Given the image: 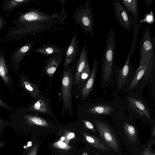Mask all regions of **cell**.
I'll list each match as a JSON object with an SVG mask.
<instances>
[{
  "label": "cell",
  "mask_w": 155,
  "mask_h": 155,
  "mask_svg": "<svg viewBox=\"0 0 155 155\" xmlns=\"http://www.w3.org/2000/svg\"><path fill=\"white\" fill-rule=\"evenodd\" d=\"M91 72V70L89 63L85 66L82 71L80 77V80L81 84L84 83L89 78Z\"/></svg>",
  "instance_id": "24"
},
{
  "label": "cell",
  "mask_w": 155,
  "mask_h": 155,
  "mask_svg": "<svg viewBox=\"0 0 155 155\" xmlns=\"http://www.w3.org/2000/svg\"><path fill=\"white\" fill-rule=\"evenodd\" d=\"M19 85L24 91L31 96L35 100L39 97L40 92L37 86L24 75L20 76Z\"/></svg>",
  "instance_id": "16"
},
{
  "label": "cell",
  "mask_w": 155,
  "mask_h": 155,
  "mask_svg": "<svg viewBox=\"0 0 155 155\" xmlns=\"http://www.w3.org/2000/svg\"><path fill=\"white\" fill-rule=\"evenodd\" d=\"M5 20L0 15V34L1 30L5 27Z\"/></svg>",
  "instance_id": "29"
},
{
  "label": "cell",
  "mask_w": 155,
  "mask_h": 155,
  "mask_svg": "<svg viewBox=\"0 0 155 155\" xmlns=\"http://www.w3.org/2000/svg\"><path fill=\"white\" fill-rule=\"evenodd\" d=\"M64 50L62 49L58 46L51 44H43L33 51L38 52L43 54L45 58L51 56L58 54H64Z\"/></svg>",
  "instance_id": "18"
},
{
  "label": "cell",
  "mask_w": 155,
  "mask_h": 155,
  "mask_svg": "<svg viewBox=\"0 0 155 155\" xmlns=\"http://www.w3.org/2000/svg\"><path fill=\"white\" fill-rule=\"evenodd\" d=\"M0 76L7 85H12V81L8 73L5 57L2 52H0Z\"/></svg>",
  "instance_id": "20"
},
{
  "label": "cell",
  "mask_w": 155,
  "mask_h": 155,
  "mask_svg": "<svg viewBox=\"0 0 155 155\" xmlns=\"http://www.w3.org/2000/svg\"><path fill=\"white\" fill-rule=\"evenodd\" d=\"M79 41L76 34L74 31V35L72 40L68 46L64 50V68L70 66V64L75 62L78 56L79 52L78 50Z\"/></svg>",
  "instance_id": "11"
},
{
  "label": "cell",
  "mask_w": 155,
  "mask_h": 155,
  "mask_svg": "<svg viewBox=\"0 0 155 155\" xmlns=\"http://www.w3.org/2000/svg\"><path fill=\"white\" fill-rule=\"evenodd\" d=\"M115 127L122 146L127 148L131 155H134L142 148L137 127L131 118L126 117L114 119Z\"/></svg>",
  "instance_id": "2"
},
{
  "label": "cell",
  "mask_w": 155,
  "mask_h": 155,
  "mask_svg": "<svg viewBox=\"0 0 155 155\" xmlns=\"http://www.w3.org/2000/svg\"><path fill=\"white\" fill-rule=\"evenodd\" d=\"M65 139V138L64 137H62L61 138V141H63Z\"/></svg>",
  "instance_id": "34"
},
{
  "label": "cell",
  "mask_w": 155,
  "mask_h": 155,
  "mask_svg": "<svg viewBox=\"0 0 155 155\" xmlns=\"http://www.w3.org/2000/svg\"><path fill=\"white\" fill-rule=\"evenodd\" d=\"M116 40L113 28H111L107 38L101 64L100 85L104 87H114V66L115 62Z\"/></svg>",
  "instance_id": "3"
},
{
  "label": "cell",
  "mask_w": 155,
  "mask_h": 155,
  "mask_svg": "<svg viewBox=\"0 0 155 155\" xmlns=\"http://www.w3.org/2000/svg\"><path fill=\"white\" fill-rule=\"evenodd\" d=\"M125 98V105L130 117L137 118L145 123L152 124L150 110L141 94L138 90L129 92Z\"/></svg>",
  "instance_id": "4"
},
{
  "label": "cell",
  "mask_w": 155,
  "mask_h": 155,
  "mask_svg": "<svg viewBox=\"0 0 155 155\" xmlns=\"http://www.w3.org/2000/svg\"><path fill=\"white\" fill-rule=\"evenodd\" d=\"M66 134L65 138L68 140L73 138L75 136V134L73 132H68Z\"/></svg>",
  "instance_id": "30"
},
{
  "label": "cell",
  "mask_w": 155,
  "mask_h": 155,
  "mask_svg": "<svg viewBox=\"0 0 155 155\" xmlns=\"http://www.w3.org/2000/svg\"><path fill=\"white\" fill-rule=\"evenodd\" d=\"M144 1L145 2L146 5H148L149 6L153 2L152 0H144Z\"/></svg>",
  "instance_id": "31"
},
{
  "label": "cell",
  "mask_w": 155,
  "mask_h": 155,
  "mask_svg": "<svg viewBox=\"0 0 155 155\" xmlns=\"http://www.w3.org/2000/svg\"><path fill=\"white\" fill-rule=\"evenodd\" d=\"M112 4L118 22L124 30L130 31L133 25L131 13L124 8L120 0L114 1Z\"/></svg>",
  "instance_id": "10"
},
{
  "label": "cell",
  "mask_w": 155,
  "mask_h": 155,
  "mask_svg": "<svg viewBox=\"0 0 155 155\" xmlns=\"http://www.w3.org/2000/svg\"><path fill=\"white\" fill-rule=\"evenodd\" d=\"M32 0H4L2 5V10L5 12H10L21 6L30 3Z\"/></svg>",
  "instance_id": "22"
},
{
  "label": "cell",
  "mask_w": 155,
  "mask_h": 155,
  "mask_svg": "<svg viewBox=\"0 0 155 155\" xmlns=\"http://www.w3.org/2000/svg\"><path fill=\"white\" fill-rule=\"evenodd\" d=\"M94 151L95 155H103L102 154L99 153L96 150L94 149Z\"/></svg>",
  "instance_id": "32"
},
{
  "label": "cell",
  "mask_w": 155,
  "mask_h": 155,
  "mask_svg": "<svg viewBox=\"0 0 155 155\" xmlns=\"http://www.w3.org/2000/svg\"><path fill=\"white\" fill-rule=\"evenodd\" d=\"M98 62L96 56L94 58L92 68L90 75L86 81L82 91V98L85 99L90 95L94 86Z\"/></svg>",
  "instance_id": "14"
},
{
  "label": "cell",
  "mask_w": 155,
  "mask_h": 155,
  "mask_svg": "<svg viewBox=\"0 0 155 155\" xmlns=\"http://www.w3.org/2000/svg\"><path fill=\"white\" fill-rule=\"evenodd\" d=\"M52 146L56 148L64 150H68L71 148L70 146L61 140L54 143Z\"/></svg>",
  "instance_id": "25"
},
{
  "label": "cell",
  "mask_w": 155,
  "mask_h": 155,
  "mask_svg": "<svg viewBox=\"0 0 155 155\" xmlns=\"http://www.w3.org/2000/svg\"><path fill=\"white\" fill-rule=\"evenodd\" d=\"M25 111L29 113H38L45 114L49 112L48 105L43 99L40 98L33 104L21 108Z\"/></svg>",
  "instance_id": "19"
},
{
  "label": "cell",
  "mask_w": 155,
  "mask_h": 155,
  "mask_svg": "<svg viewBox=\"0 0 155 155\" xmlns=\"http://www.w3.org/2000/svg\"><path fill=\"white\" fill-rule=\"evenodd\" d=\"M2 94L0 93V96H2ZM0 107L12 112L14 111V110L9 106L7 104L3 101L0 97Z\"/></svg>",
  "instance_id": "27"
},
{
  "label": "cell",
  "mask_w": 155,
  "mask_h": 155,
  "mask_svg": "<svg viewBox=\"0 0 155 155\" xmlns=\"http://www.w3.org/2000/svg\"><path fill=\"white\" fill-rule=\"evenodd\" d=\"M123 6L131 14L133 21L134 37L137 39V33L140 25L138 22L139 12L137 0H121Z\"/></svg>",
  "instance_id": "12"
},
{
  "label": "cell",
  "mask_w": 155,
  "mask_h": 155,
  "mask_svg": "<svg viewBox=\"0 0 155 155\" xmlns=\"http://www.w3.org/2000/svg\"><path fill=\"white\" fill-rule=\"evenodd\" d=\"M94 123L101 139L116 155H124L120 139L114 127L100 117L95 119Z\"/></svg>",
  "instance_id": "5"
},
{
  "label": "cell",
  "mask_w": 155,
  "mask_h": 155,
  "mask_svg": "<svg viewBox=\"0 0 155 155\" xmlns=\"http://www.w3.org/2000/svg\"><path fill=\"white\" fill-rule=\"evenodd\" d=\"M155 141L147 142L143 144L141 149L134 155H155V150H153L152 147L154 145Z\"/></svg>",
  "instance_id": "23"
},
{
  "label": "cell",
  "mask_w": 155,
  "mask_h": 155,
  "mask_svg": "<svg viewBox=\"0 0 155 155\" xmlns=\"http://www.w3.org/2000/svg\"><path fill=\"white\" fill-rule=\"evenodd\" d=\"M114 111L111 106L106 104H98L94 105L88 110L90 113L98 116L110 115Z\"/></svg>",
  "instance_id": "21"
},
{
  "label": "cell",
  "mask_w": 155,
  "mask_h": 155,
  "mask_svg": "<svg viewBox=\"0 0 155 155\" xmlns=\"http://www.w3.org/2000/svg\"><path fill=\"white\" fill-rule=\"evenodd\" d=\"M137 41V39L133 38L126 62L122 68H118L115 62L114 63V80L116 86L115 94L116 95L129 85L134 76L135 71L130 65V61Z\"/></svg>",
  "instance_id": "6"
},
{
  "label": "cell",
  "mask_w": 155,
  "mask_h": 155,
  "mask_svg": "<svg viewBox=\"0 0 155 155\" xmlns=\"http://www.w3.org/2000/svg\"><path fill=\"white\" fill-rule=\"evenodd\" d=\"M73 68L70 66L64 68L61 80L62 96L64 107L67 110L72 108L71 89L73 83Z\"/></svg>",
  "instance_id": "9"
},
{
  "label": "cell",
  "mask_w": 155,
  "mask_h": 155,
  "mask_svg": "<svg viewBox=\"0 0 155 155\" xmlns=\"http://www.w3.org/2000/svg\"><path fill=\"white\" fill-rule=\"evenodd\" d=\"M154 43L148 25L144 29L140 45V64L153 69L154 64Z\"/></svg>",
  "instance_id": "7"
},
{
  "label": "cell",
  "mask_w": 155,
  "mask_h": 155,
  "mask_svg": "<svg viewBox=\"0 0 155 155\" xmlns=\"http://www.w3.org/2000/svg\"><path fill=\"white\" fill-rule=\"evenodd\" d=\"M38 145L37 144L31 150L28 155H37Z\"/></svg>",
  "instance_id": "28"
},
{
  "label": "cell",
  "mask_w": 155,
  "mask_h": 155,
  "mask_svg": "<svg viewBox=\"0 0 155 155\" xmlns=\"http://www.w3.org/2000/svg\"><path fill=\"white\" fill-rule=\"evenodd\" d=\"M55 17V15H50L41 10L29 8L14 20L16 26L8 31L7 37L18 39L28 35H35L47 30L58 23Z\"/></svg>",
  "instance_id": "1"
},
{
  "label": "cell",
  "mask_w": 155,
  "mask_h": 155,
  "mask_svg": "<svg viewBox=\"0 0 155 155\" xmlns=\"http://www.w3.org/2000/svg\"><path fill=\"white\" fill-rule=\"evenodd\" d=\"M82 155H89V154L87 152L85 151L83 152Z\"/></svg>",
  "instance_id": "33"
},
{
  "label": "cell",
  "mask_w": 155,
  "mask_h": 155,
  "mask_svg": "<svg viewBox=\"0 0 155 155\" xmlns=\"http://www.w3.org/2000/svg\"><path fill=\"white\" fill-rule=\"evenodd\" d=\"M63 54H58L50 57L45 61L43 69L46 74L52 78L56 72L58 66L64 60Z\"/></svg>",
  "instance_id": "15"
},
{
  "label": "cell",
  "mask_w": 155,
  "mask_h": 155,
  "mask_svg": "<svg viewBox=\"0 0 155 155\" xmlns=\"http://www.w3.org/2000/svg\"><path fill=\"white\" fill-rule=\"evenodd\" d=\"M83 45L76 65L74 80L75 84L79 82L80 74L86 65L88 63L87 47L84 45Z\"/></svg>",
  "instance_id": "17"
},
{
  "label": "cell",
  "mask_w": 155,
  "mask_h": 155,
  "mask_svg": "<svg viewBox=\"0 0 155 155\" xmlns=\"http://www.w3.org/2000/svg\"><path fill=\"white\" fill-rule=\"evenodd\" d=\"M73 19L75 26L81 25L85 33H89L94 36L93 20L92 9L89 0L82 6H79L74 12Z\"/></svg>",
  "instance_id": "8"
},
{
  "label": "cell",
  "mask_w": 155,
  "mask_h": 155,
  "mask_svg": "<svg viewBox=\"0 0 155 155\" xmlns=\"http://www.w3.org/2000/svg\"><path fill=\"white\" fill-rule=\"evenodd\" d=\"M152 124L150 137L147 141L148 142L155 141V121H154Z\"/></svg>",
  "instance_id": "26"
},
{
  "label": "cell",
  "mask_w": 155,
  "mask_h": 155,
  "mask_svg": "<svg viewBox=\"0 0 155 155\" xmlns=\"http://www.w3.org/2000/svg\"><path fill=\"white\" fill-rule=\"evenodd\" d=\"M35 42L26 44L15 49L10 58L12 66L16 70H18L21 62L26 54L32 48Z\"/></svg>",
  "instance_id": "13"
}]
</instances>
